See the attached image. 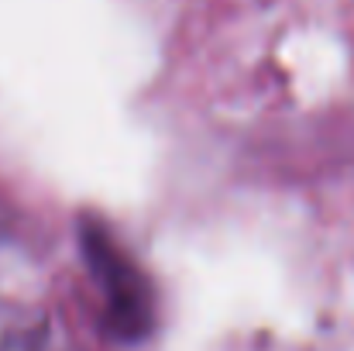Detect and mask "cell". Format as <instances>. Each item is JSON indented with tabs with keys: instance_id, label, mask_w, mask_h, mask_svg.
Returning <instances> with one entry per match:
<instances>
[{
	"instance_id": "6da1fadb",
	"label": "cell",
	"mask_w": 354,
	"mask_h": 351,
	"mask_svg": "<svg viewBox=\"0 0 354 351\" xmlns=\"http://www.w3.org/2000/svg\"><path fill=\"white\" fill-rule=\"evenodd\" d=\"M83 255L86 265L97 276V286L104 293L107 321L124 341H138L151 327V293L141 276V269L124 255L118 241L97 224H83Z\"/></svg>"
},
{
	"instance_id": "7a4b0ae2",
	"label": "cell",
	"mask_w": 354,
	"mask_h": 351,
	"mask_svg": "<svg viewBox=\"0 0 354 351\" xmlns=\"http://www.w3.org/2000/svg\"><path fill=\"white\" fill-rule=\"evenodd\" d=\"M41 327L35 317L17 310H0V351H35Z\"/></svg>"
}]
</instances>
